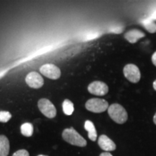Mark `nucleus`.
<instances>
[{"mask_svg": "<svg viewBox=\"0 0 156 156\" xmlns=\"http://www.w3.org/2000/svg\"><path fill=\"white\" fill-rule=\"evenodd\" d=\"M62 138L68 143L78 147H85L87 141L73 127L65 129L62 132Z\"/></svg>", "mask_w": 156, "mask_h": 156, "instance_id": "obj_1", "label": "nucleus"}, {"mask_svg": "<svg viewBox=\"0 0 156 156\" xmlns=\"http://www.w3.org/2000/svg\"><path fill=\"white\" fill-rule=\"evenodd\" d=\"M108 113L112 120L117 124H124L128 119V114L125 108L118 103L111 105L108 108Z\"/></svg>", "mask_w": 156, "mask_h": 156, "instance_id": "obj_2", "label": "nucleus"}, {"mask_svg": "<svg viewBox=\"0 0 156 156\" xmlns=\"http://www.w3.org/2000/svg\"><path fill=\"white\" fill-rule=\"evenodd\" d=\"M87 110L93 113H102L108 108V103L104 99L91 98L85 103Z\"/></svg>", "mask_w": 156, "mask_h": 156, "instance_id": "obj_3", "label": "nucleus"}, {"mask_svg": "<svg viewBox=\"0 0 156 156\" xmlns=\"http://www.w3.org/2000/svg\"><path fill=\"white\" fill-rule=\"evenodd\" d=\"M38 106L41 112L45 116L53 119L56 115V109L54 105L46 98H41L38 102Z\"/></svg>", "mask_w": 156, "mask_h": 156, "instance_id": "obj_4", "label": "nucleus"}, {"mask_svg": "<svg viewBox=\"0 0 156 156\" xmlns=\"http://www.w3.org/2000/svg\"><path fill=\"white\" fill-rule=\"evenodd\" d=\"M124 75L129 81L132 83H136L140 80L141 74L139 68L136 65L129 64L124 68Z\"/></svg>", "mask_w": 156, "mask_h": 156, "instance_id": "obj_5", "label": "nucleus"}, {"mask_svg": "<svg viewBox=\"0 0 156 156\" xmlns=\"http://www.w3.org/2000/svg\"><path fill=\"white\" fill-rule=\"evenodd\" d=\"M40 73L45 77L51 80H57L61 76V70L59 68L52 64H46L41 67Z\"/></svg>", "mask_w": 156, "mask_h": 156, "instance_id": "obj_6", "label": "nucleus"}, {"mask_svg": "<svg viewBox=\"0 0 156 156\" xmlns=\"http://www.w3.org/2000/svg\"><path fill=\"white\" fill-rule=\"evenodd\" d=\"M87 90L91 94L102 96V95H105L108 93V87L106 83H103V82L95 81L90 84Z\"/></svg>", "mask_w": 156, "mask_h": 156, "instance_id": "obj_7", "label": "nucleus"}, {"mask_svg": "<svg viewBox=\"0 0 156 156\" xmlns=\"http://www.w3.org/2000/svg\"><path fill=\"white\" fill-rule=\"evenodd\" d=\"M25 82L29 87L34 89L41 88L44 85V79L38 73L31 72L26 76Z\"/></svg>", "mask_w": 156, "mask_h": 156, "instance_id": "obj_8", "label": "nucleus"}, {"mask_svg": "<svg viewBox=\"0 0 156 156\" xmlns=\"http://www.w3.org/2000/svg\"><path fill=\"white\" fill-rule=\"evenodd\" d=\"M98 143L99 147L106 152L114 151L116 148V145L114 141H112L108 136L105 134H102L99 136Z\"/></svg>", "mask_w": 156, "mask_h": 156, "instance_id": "obj_9", "label": "nucleus"}, {"mask_svg": "<svg viewBox=\"0 0 156 156\" xmlns=\"http://www.w3.org/2000/svg\"><path fill=\"white\" fill-rule=\"evenodd\" d=\"M145 34L142 33V31L136 30V29H133V30L128 31L126 34H125L124 37H125L126 40L128 41L129 43L135 44L136 41H138V40L145 37Z\"/></svg>", "mask_w": 156, "mask_h": 156, "instance_id": "obj_10", "label": "nucleus"}, {"mask_svg": "<svg viewBox=\"0 0 156 156\" xmlns=\"http://www.w3.org/2000/svg\"><path fill=\"white\" fill-rule=\"evenodd\" d=\"M9 152V141L5 135H0V156H7Z\"/></svg>", "mask_w": 156, "mask_h": 156, "instance_id": "obj_11", "label": "nucleus"}, {"mask_svg": "<svg viewBox=\"0 0 156 156\" xmlns=\"http://www.w3.org/2000/svg\"><path fill=\"white\" fill-rule=\"evenodd\" d=\"M85 129L87 130V133H88L89 139L92 141L95 142L97 139V132L95 129L94 124L90 120H87L85 122Z\"/></svg>", "mask_w": 156, "mask_h": 156, "instance_id": "obj_12", "label": "nucleus"}, {"mask_svg": "<svg viewBox=\"0 0 156 156\" xmlns=\"http://www.w3.org/2000/svg\"><path fill=\"white\" fill-rule=\"evenodd\" d=\"M20 131L21 134L25 136H31L34 133V126L30 123H24L20 126Z\"/></svg>", "mask_w": 156, "mask_h": 156, "instance_id": "obj_13", "label": "nucleus"}, {"mask_svg": "<svg viewBox=\"0 0 156 156\" xmlns=\"http://www.w3.org/2000/svg\"><path fill=\"white\" fill-rule=\"evenodd\" d=\"M142 24L144 25V28L149 33L154 34L156 32V23L153 20V19L148 18L142 21Z\"/></svg>", "mask_w": 156, "mask_h": 156, "instance_id": "obj_14", "label": "nucleus"}, {"mask_svg": "<svg viewBox=\"0 0 156 156\" xmlns=\"http://www.w3.org/2000/svg\"><path fill=\"white\" fill-rule=\"evenodd\" d=\"M62 108H63V112L66 115L70 116V115L73 114L74 112V104L71 101L66 99L64 101L63 104H62Z\"/></svg>", "mask_w": 156, "mask_h": 156, "instance_id": "obj_15", "label": "nucleus"}, {"mask_svg": "<svg viewBox=\"0 0 156 156\" xmlns=\"http://www.w3.org/2000/svg\"><path fill=\"white\" fill-rule=\"evenodd\" d=\"M12 118V114L9 112L2 111L0 112V122L7 123Z\"/></svg>", "mask_w": 156, "mask_h": 156, "instance_id": "obj_16", "label": "nucleus"}, {"mask_svg": "<svg viewBox=\"0 0 156 156\" xmlns=\"http://www.w3.org/2000/svg\"><path fill=\"white\" fill-rule=\"evenodd\" d=\"M12 156H29V153L26 150H19L13 154Z\"/></svg>", "mask_w": 156, "mask_h": 156, "instance_id": "obj_17", "label": "nucleus"}, {"mask_svg": "<svg viewBox=\"0 0 156 156\" xmlns=\"http://www.w3.org/2000/svg\"><path fill=\"white\" fill-rule=\"evenodd\" d=\"M152 62H153V64L156 67V51L153 54V56H152Z\"/></svg>", "mask_w": 156, "mask_h": 156, "instance_id": "obj_18", "label": "nucleus"}, {"mask_svg": "<svg viewBox=\"0 0 156 156\" xmlns=\"http://www.w3.org/2000/svg\"><path fill=\"white\" fill-rule=\"evenodd\" d=\"M100 156H113L109 152H105V153H102L100 155Z\"/></svg>", "mask_w": 156, "mask_h": 156, "instance_id": "obj_19", "label": "nucleus"}, {"mask_svg": "<svg viewBox=\"0 0 156 156\" xmlns=\"http://www.w3.org/2000/svg\"><path fill=\"white\" fill-rule=\"evenodd\" d=\"M152 18H153V19H156V11L154 12L153 14L152 15Z\"/></svg>", "mask_w": 156, "mask_h": 156, "instance_id": "obj_20", "label": "nucleus"}, {"mask_svg": "<svg viewBox=\"0 0 156 156\" xmlns=\"http://www.w3.org/2000/svg\"><path fill=\"white\" fill-rule=\"evenodd\" d=\"M153 122L156 124V113H155V116H154V117H153Z\"/></svg>", "mask_w": 156, "mask_h": 156, "instance_id": "obj_21", "label": "nucleus"}, {"mask_svg": "<svg viewBox=\"0 0 156 156\" xmlns=\"http://www.w3.org/2000/svg\"><path fill=\"white\" fill-rule=\"evenodd\" d=\"M153 87H154V89L156 90V80L154 81V83H153Z\"/></svg>", "mask_w": 156, "mask_h": 156, "instance_id": "obj_22", "label": "nucleus"}, {"mask_svg": "<svg viewBox=\"0 0 156 156\" xmlns=\"http://www.w3.org/2000/svg\"><path fill=\"white\" fill-rule=\"evenodd\" d=\"M38 156H48V155H39Z\"/></svg>", "mask_w": 156, "mask_h": 156, "instance_id": "obj_23", "label": "nucleus"}]
</instances>
